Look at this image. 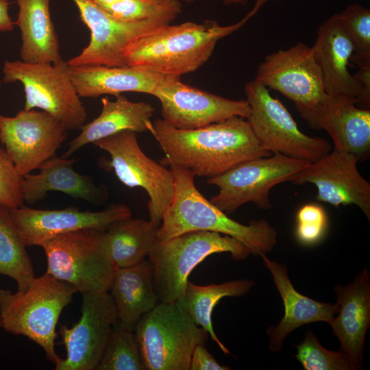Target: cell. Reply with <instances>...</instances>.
Returning a JSON list of instances; mask_svg holds the SVG:
<instances>
[{"instance_id":"1","label":"cell","mask_w":370,"mask_h":370,"mask_svg":"<svg viewBox=\"0 0 370 370\" xmlns=\"http://www.w3.org/2000/svg\"><path fill=\"white\" fill-rule=\"evenodd\" d=\"M153 125L152 135L165 154L161 164L180 166L195 176L213 177L243 162L272 155L262 148L243 117L188 130L160 119Z\"/></svg>"},{"instance_id":"31","label":"cell","mask_w":370,"mask_h":370,"mask_svg":"<svg viewBox=\"0 0 370 370\" xmlns=\"http://www.w3.org/2000/svg\"><path fill=\"white\" fill-rule=\"evenodd\" d=\"M95 370H145L134 330L114 325Z\"/></svg>"},{"instance_id":"33","label":"cell","mask_w":370,"mask_h":370,"mask_svg":"<svg viewBox=\"0 0 370 370\" xmlns=\"http://www.w3.org/2000/svg\"><path fill=\"white\" fill-rule=\"evenodd\" d=\"M335 16L354 47L350 62L358 65L370 60V10L353 3Z\"/></svg>"},{"instance_id":"24","label":"cell","mask_w":370,"mask_h":370,"mask_svg":"<svg viewBox=\"0 0 370 370\" xmlns=\"http://www.w3.org/2000/svg\"><path fill=\"white\" fill-rule=\"evenodd\" d=\"M315 130H324L334 147L354 154L358 160L370 149V111L354 102L330 97L308 123Z\"/></svg>"},{"instance_id":"6","label":"cell","mask_w":370,"mask_h":370,"mask_svg":"<svg viewBox=\"0 0 370 370\" xmlns=\"http://www.w3.org/2000/svg\"><path fill=\"white\" fill-rule=\"evenodd\" d=\"M134 331L147 370H189L195 347L208 338L178 305L164 302L144 314Z\"/></svg>"},{"instance_id":"14","label":"cell","mask_w":370,"mask_h":370,"mask_svg":"<svg viewBox=\"0 0 370 370\" xmlns=\"http://www.w3.org/2000/svg\"><path fill=\"white\" fill-rule=\"evenodd\" d=\"M82 315L71 328L61 324L58 334L66 357L56 370H95L112 327L118 322L116 310L108 292L84 293Z\"/></svg>"},{"instance_id":"25","label":"cell","mask_w":370,"mask_h":370,"mask_svg":"<svg viewBox=\"0 0 370 370\" xmlns=\"http://www.w3.org/2000/svg\"><path fill=\"white\" fill-rule=\"evenodd\" d=\"M115 97L114 101L107 97L101 98L100 114L80 127V134L68 144L62 157L69 158L84 145L122 131L149 132L152 134L153 125L151 118L153 108L144 101H132L121 95Z\"/></svg>"},{"instance_id":"11","label":"cell","mask_w":370,"mask_h":370,"mask_svg":"<svg viewBox=\"0 0 370 370\" xmlns=\"http://www.w3.org/2000/svg\"><path fill=\"white\" fill-rule=\"evenodd\" d=\"M310 163L279 153L243 162L208 179V184L219 190L210 201L227 214L249 202L262 210L270 209L272 207L269 199L271 188L288 181Z\"/></svg>"},{"instance_id":"9","label":"cell","mask_w":370,"mask_h":370,"mask_svg":"<svg viewBox=\"0 0 370 370\" xmlns=\"http://www.w3.org/2000/svg\"><path fill=\"white\" fill-rule=\"evenodd\" d=\"M245 93L250 107L247 119L263 149L311 163L331 151L325 139L304 134L286 108L260 82H247Z\"/></svg>"},{"instance_id":"44","label":"cell","mask_w":370,"mask_h":370,"mask_svg":"<svg viewBox=\"0 0 370 370\" xmlns=\"http://www.w3.org/2000/svg\"><path fill=\"white\" fill-rule=\"evenodd\" d=\"M0 149H1V147H0Z\"/></svg>"},{"instance_id":"28","label":"cell","mask_w":370,"mask_h":370,"mask_svg":"<svg viewBox=\"0 0 370 370\" xmlns=\"http://www.w3.org/2000/svg\"><path fill=\"white\" fill-rule=\"evenodd\" d=\"M254 285L249 279L228 281L206 286L197 285L188 281L182 298L175 303L199 327L203 328L225 354L230 352L221 342L214 332L212 314L216 305L225 297L245 295Z\"/></svg>"},{"instance_id":"38","label":"cell","mask_w":370,"mask_h":370,"mask_svg":"<svg viewBox=\"0 0 370 370\" xmlns=\"http://www.w3.org/2000/svg\"><path fill=\"white\" fill-rule=\"evenodd\" d=\"M357 66L358 67V71L353 75L362 89L361 95L357 103H360L365 107V109H367V107H369L370 101V60Z\"/></svg>"},{"instance_id":"3","label":"cell","mask_w":370,"mask_h":370,"mask_svg":"<svg viewBox=\"0 0 370 370\" xmlns=\"http://www.w3.org/2000/svg\"><path fill=\"white\" fill-rule=\"evenodd\" d=\"M174 194L158 230V238L166 241L190 231H210L230 236L256 256L267 254L277 243V232L268 221L238 223L206 199L195 184L190 171L171 164Z\"/></svg>"},{"instance_id":"32","label":"cell","mask_w":370,"mask_h":370,"mask_svg":"<svg viewBox=\"0 0 370 370\" xmlns=\"http://www.w3.org/2000/svg\"><path fill=\"white\" fill-rule=\"evenodd\" d=\"M97 5L123 21L158 18L171 24L182 12L181 0H121Z\"/></svg>"},{"instance_id":"30","label":"cell","mask_w":370,"mask_h":370,"mask_svg":"<svg viewBox=\"0 0 370 370\" xmlns=\"http://www.w3.org/2000/svg\"><path fill=\"white\" fill-rule=\"evenodd\" d=\"M0 275L14 280L18 291L26 290L35 279L30 256L18 234L10 210L0 206Z\"/></svg>"},{"instance_id":"18","label":"cell","mask_w":370,"mask_h":370,"mask_svg":"<svg viewBox=\"0 0 370 370\" xmlns=\"http://www.w3.org/2000/svg\"><path fill=\"white\" fill-rule=\"evenodd\" d=\"M10 212L26 247H42L60 234L79 230H106L111 223L132 217L131 209L122 204H110L97 212L82 211L72 206L61 210H39L24 206Z\"/></svg>"},{"instance_id":"7","label":"cell","mask_w":370,"mask_h":370,"mask_svg":"<svg viewBox=\"0 0 370 370\" xmlns=\"http://www.w3.org/2000/svg\"><path fill=\"white\" fill-rule=\"evenodd\" d=\"M104 231L82 229L45 243L46 273L73 285L81 294L109 292L118 267L107 249Z\"/></svg>"},{"instance_id":"19","label":"cell","mask_w":370,"mask_h":370,"mask_svg":"<svg viewBox=\"0 0 370 370\" xmlns=\"http://www.w3.org/2000/svg\"><path fill=\"white\" fill-rule=\"evenodd\" d=\"M337 299V316L329 324L347 356L352 370L361 369L367 332L370 325V281L367 268L354 280L334 288Z\"/></svg>"},{"instance_id":"34","label":"cell","mask_w":370,"mask_h":370,"mask_svg":"<svg viewBox=\"0 0 370 370\" xmlns=\"http://www.w3.org/2000/svg\"><path fill=\"white\" fill-rule=\"evenodd\" d=\"M295 347V358L306 370H352L349 360L343 351L325 349L310 330Z\"/></svg>"},{"instance_id":"41","label":"cell","mask_w":370,"mask_h":370,"mask_svg":"<svg viewBox=\"0 0 370 370\" xmlns=\"http://www.w3.org/2000/svg\"><path fill=\"white\" fill-rule=\"evenodd\" d=\"M197 1H204V0H181V1H184L186 3H193ZM222 3L226 5H245L247 3L249 0H221Z\"/></svg>"},{"instance_id":"16","label":"cell","mask_w":370,"mask_h":370,"mask_svg":"<svg viewBox=\"0 0 370 370\" xmlns=\"http://www.w3.org/2000/svg\"><path fill=\"white\" fill-rule=\"evenodd\" d=\"M72 1L90 30V38L81 53L67 62L70 66H124L122 53L132 41L158 27L169 24L158 18L123 21L112 16L91 0Z\"/></svg>"},{"instance_id":"23","label":"cell","mask_w":370,"mask_h":370,"mask_svg":"<svg viewBox=\"0 0 370 370\" xmlns=\"http://www.w3.org/2000/svg\"><path fill=\"white\" fill-rule=\"evenodd\" d=\"M71 75L79 96L87 98L127 92L153 95L168 76L132 66L104 65L71 66Z\"/></svg>"},{"instance_id":"20","label":"cell","mask_w":370,"mask_h":370,"mask_svg":"<svg viewBox=\"0 0 370 370\" xmlns=\"http://www.w3.org/2000/svg\"><path fill=\"white\" fill-rule=\"evenodd\" d=\"M312 47L327 95L356 104L362 89L348 69L354 47L335 14L319 25Z\"/></svg>"},{"instance_id":"17","label":"cell","mask_w":370,"mask_h":370,"mask_svg":"<svg viewBox=\"0 0 370 370\" xmlns=\"http://www.w3.org/2000/svg\"><path fill=\"white\" fill-rule=\"evenodd\" d=\"M352 153L334 149L293 175L294 184L311 183L317 189V199L334 206L354 204L370 220V184L357 169Z\"/></svg>"},{"instance_id":"2","label":"cell","mask_w":370,"mask_h":370,"mask_svg":"<svg viewBox=\"0 0 370 370\" xmlns=\"http://www.w3.org/2000/svg\"><path fill=\"white\" fill-rule=\"evenodd\" d=\"M248 20L245 16L229 25H221L214 20L162 25L132 41L123 51V62L125 66L180 77L204 64L217 42Z\"/></svg>"},{"instance_id":"36","label":"cell","mask_w":370,"mask_h":370,"mask_svg":"<svg viewBox=\"0 0 370 370\" xmlns=\"http://www.w3.org/2000/svg\"><path fill=\"white\" fill-rule=\"evenodd\" d=\"M21 176L4 149H0V206L11 210L23 206Z\"/></svg>"},{"instance_id":"42","label":"cell","mask_w":370,"mask_h":370,"mask_svg":"<svg viewBox=\"0 0 370 370\" xmlns=\"http://www.w3.org/2000/svg\"><path fill=\"white\" fill-rule=\"evenodd\" d=\"M91 1H93L95 3H96L97 5H100L110 4V3L121 1V0H91Z\"/></svg>"},{"instance_id":"12","label":"cell","mask_w":370,"mask_h":370,"mask_svg":"<svg viewBox=\"0 0 370 370\" xmlns=\"http://www.w3.org/2000/svg\"><path fill=\"white\" fill-rule=\"evenodd\" d=\"M92 144L110 154L109 164L124 185L140 187L147 192L149 221L159 227L174 194L171 169L145 154L133 131H122Z\"/></svg>"},{"instance_id":"40","label":"cell","mask_w":370,"mask_h":370,"mask_svg":"<svg viewBox=\"0 0 370 370\" xmlns=\"http://www.w3.org/2000/svg\"><path fill=\"white\" fill-rule=\"evenodd\" d=\"M269 0H256L253 8L245 16L249 19L256 14Z\"/></svg>"},{"instance_id":"15","label":"cell","mask_w":370,"mask_h":370,"mask_svg":"<svg viewBox=\"0 0 370 370\" xmlns=\"http://www.w3.org/2000/svg\"><path fill=\"white\" fill-rule=\"evenodd\" d=\"M161 104L163 120L180 130H194L232 116L247 119L246 100H232L195 88L168 75L153 95Z\"/></svg>"},{"instance_id":"39","label":"cell","mask_w":370,"mask_h":370,"mask_svg":"<svg viewBox=\"0 0 370 370\" xmlns=\"http://www.w3.org/2000/svg\"><path fill=\"white\" fill-rule=\"evenodd\" d=\"M8 0H0V32H11L15 23L9 14Z\"/></svg>"},{"instance_id":"21","label":"cell","mask_w":370,"mask_h":370,"mask_svg":"<svg viewBox=\"0 0 370 370\" xmlns=\"http://www.w3.org/2000/svg\"><path fill=\"white\" fill-rule=\"evenodd\" d=\"M264 266L282 299L284 313L277 325L267 330L269 348L272 352H280L285 338L295 329L311 323L324 321L328 324L337 313V304L314 300L297 292L288 277L286 267L260 254Z\"/></svg>"},{"instance_id":"35","label":"cell","mask_w":370,"mask_h":370,"mask_svg":"<svg viewBox=\"0 0 370 370\" xmlns=\"http://www.w3.org/2000/svg\"><path fill=\"white\" fill-rule=\"evenodd\" d=\"M328 229V215L320 205L308 204L297 211L295 237L301 244L306 246L318 244L324 238Z\"/></svg>"},{"instance_id":"10","label":"cell","mask_w":370,"mask_h":370,"mask_svg":"<svg viewBox=\"0 0 370 370\" xmlns=\"http://www.w3.org/2000/svg\"><path fill=\"white\" fill-rule=\"evenodd\" d=\"M255 79L291 100L307 123L330 97L312 47L301 42L265 56Z\"/></svg>"},{"instance_id":"27","label":"cell","mask_w":370,"mask_h":370,"mask_svg":"<svg viewBox=\"0 0 370 370\" xmlns=\"http://www.w3.org/2000/svg\"><path fill=\"white\" fill-rule=\"evenodd\" d=\"M15 25L21 32V57L27 63H56L63 59L49 12L50 0H15Z\"/></svg>"},{"instance_id":"5","label":"cell","mask_w":370,"mask_h":370,"mask_svg":"<svg viewBox=\"0 0 370 370\" xmlns=\"http://www.w3.org/2000/svg\"><path fill=\"white\" fill-rule=\"evenodd\" d=\"M227 252L247 258L250 251L238 240L210 231H190L166 241L157 240L149 254L154 287L160 302L175 304L183 296L188 276L208 256Z\"/></svg>"},{"instance_id":"13","label":"cell","mask_w":370,"mask_h":370,"mask_svg":"<svg viewBox=\"0 0 370 370\" xmlns=\"http://www.w3.org/2000/svg\"><path fill=\"white\" fill-rule=\"evenodd\" d=\"M67 131L60 121L43 110L23 109L14 116L0 114V141L21 176L55 156L67 138Z\"/></svg>"},{"instance_id":"26","label":"cell","mask_w":370,"mask_h":370,"mask_svg":"<svg viewBox=\"0 0 370 370\" xmlns=\"http://www.w3.org/2000/svg\"><path fill=\"white\" fill-rule=\"evenodd\" d=\"M109 291L118 321L132 330L140 318L160 302L154 287L151 264L146 260L133 266L118 268Z\"/></svg>"},{"instance_id":"37","label":"cell","mask_w":370,"mask_h":370,"mask_svg":"<svg viewBox=\"0 0 370 370\" xmlns=\"http://www.w3.org/2000/svg\"><path fill=\"white\" fill-rule=\"evenodd\" d=\"M197 345L192 354L189 370H229L230 367L220 365L205 347Z\"/></svg>"},{"instance_id":"8","label":"cell","mask_w":370,"mask_h":370,"mask_svg":"<svg viewBox=\"0 0 370 370\" xmlns=\"http://www.w3.org/2000/svg\"><path fill=\"white\" fill-rule=\"evenodd\" d=\"M5 83L20 82L23 86L24 110L40 108L60 121L68 130L85 124L86 110L73 84L71 66L56 63H27L5 60L2 69Z\"/></svg>"},{"instance_id":"29","label":"cell","mask_w":370,"mask_h":370,"mask_svg":"<svg viewBox=\"0 0 370 370\" xmlns=\"http://www.w3.org/2000/svg\"><path fill=\"white\" fill-rule=\"evenodd\" d=\"M158 226L149 220L131 217L111 223L104 231L109 254L118 268L145 260L158 238Z\"/></svg>"},{"instance_id":"22","label":"cell","mask_w":370,"mask_h":370,"mask_svg":"<svg viewBox=\"0 0 370 370\" xmlns=\"http://www.w3.org/2000/svg\"><path fill=\"white\" fill-rule=\"evenodd\" d=\"M75 161L74 158L55 156L39 167L38 173L23 176V201L34 204L49 192L58 191L95 204H102L108 197L106 190L96 186L90 177L75 171L73 167Z\"/></svg>"},{"instance_id":"43","label":"cell","mask_w":370,"mask_h":370,"mask_svg":"<svg viewBox=\"0 0 370 370\" xmlns=\"http://www.w3.org/2000/svg\"><path fill=\"white\" fill-rule=\"evenodd\" d=\"M0 328H1V321H0Z\"/></svg>"},{"instance_id":"4","label":"cell","mask_w":370,"mask_h":370,"mask_svg":"<svg viewBox=\"0 0 370 370\" xmlns=\"http://www.w3.org/2000/svg\"><path fill=\"white\" fill-rule=\"evenodd\" d=\"M76 292L73 285L47 273L35 278L23 291L0 289L1 328L38 344L55 365L61 358L55 351L56 326L61 312Z\"/></svg>"}]
</instances>
